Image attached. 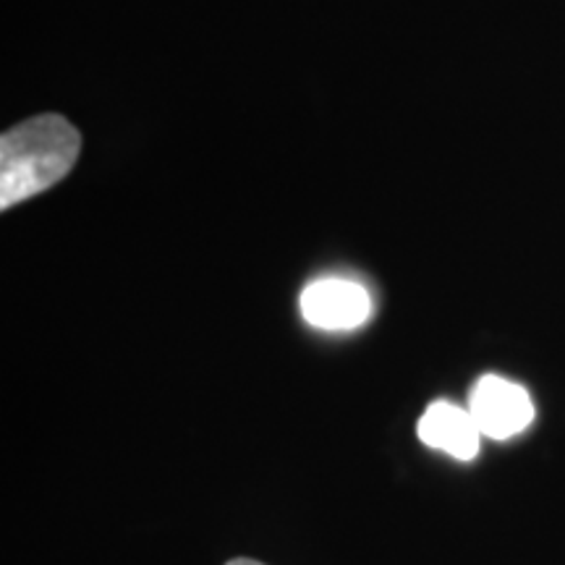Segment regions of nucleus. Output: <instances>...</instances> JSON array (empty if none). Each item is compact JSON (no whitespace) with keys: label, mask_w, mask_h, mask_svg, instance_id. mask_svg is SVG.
<instances>
[{"label":"nucleus","mask_w":565,"mask_h":565,"mask_svg":"<svg viewBox=\"0 0 565 565\" xmlns=\"http://www.w3.org/2000/svg\"><path fill=\"white\" fill-rule=\"evenodd\" d=\"M79 131L63 116H38L0 139V210L66 179L79 158Z\"/></svg>","instance_id":"f257e3e1"},{"label":"nucleus","mask_w":565,"mask_h":565,"mask_svg":"<svg viewBox=\"0 0 565 565\" xmlns=\"http://www.w3.org/2000/svg\"><path fill=\"white\" fill-rule=\"evenodd\" d=\"M301 317L317 330L345 333L370 322L372 296L356 280L320 278L303 288Z\"/></svg>","instance_id":"f03ea898"},{"label":"nucleus","mask_w":565,"mask_h":565,"mask_svg":"<svg viewBox=\"0 0 565 565\" xmlns=\"http://www.w3.org/2000/svg\"><path fill=\"white\" fill-rule=\"evenodd\" d=\"M469 412L475 416L479 433L492 440H508V437L521 435L534 422V404L526 387L498 377V374L479 377L471 391Z\"/></svg>","instance_id":"7ed1b4c3"},{"label":"nucleus","mask_w":565,"mask_h":565,"mask_svg":"<svg viewBox=\"0 0 565 565\" xmlns=\"http://www.w3.org/2000/svg\"><path fill=\"white\" fill-rule=\"evenodd\" d=\"M419 440L429 448L450 454L458 461H471L479 454V433L475 416L463 412L461 406L437 401L422 414L419 419Z\"/></svg>","instance_id":"20e7f679"},{"label":"nucleus","mask_w":565,"mask_h":565,"mask_svg":"<svg viewBox=\"0 0 565 565\" xmlns=\"http://www.w3.org/2000/svg\"><path fill=\"white\" fill-rule=\"evenodd\" d=\"M228 565H263V563H257V561H249V557H238V561H231Z\"/></svg>","instance_id":"39448f33"}]
</instances>
